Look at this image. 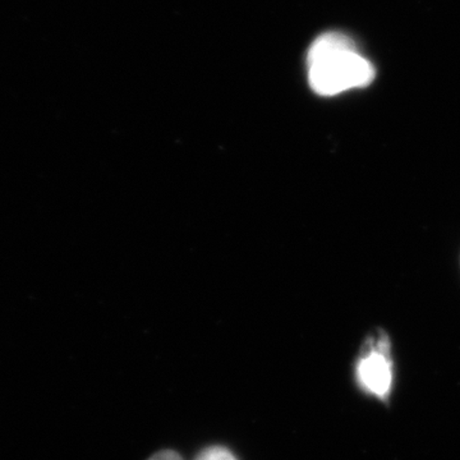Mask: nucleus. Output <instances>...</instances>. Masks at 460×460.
<instances>
[{"mask_svg": "<svg viewBox=\"0 0 460 460\" xmlns=\"http://www.w3.org/2000/svg\"><path fill=\"white\" fill-rule=\"evenodd\" d=\"M307 66L311 89L321 96L361 89L375 78L370 60L358 54L352 39L341 32L317 38L308 50Z\"/></svg>", "mask_w": 460, "mask_h": 460, "instance_id": "obj_1", "label": "nucleus"}, {"mask_svg": "<svg viewBox=\"0 0 460 460\" xmlns=\"http://www.w3.org/2000/svg\"><path fill=\"white\" fill-rule=\"evenodd\" d=\"M359 387L376 398L386 399L393 389V363L386 337L368 341V349L359 357L356 367Z\"/></svg>", "mask_w": 460, "mask_h": 460, "instance_id": "obj_2", "label": "nucleus"}, {"mask_svg": "<svg viewBox=\"0 0 460 460\" xmlns=\"http://www.w3.org/2000/svg\"><path fill=\"white\" fill-rule=\"evenodd\" d=\"M195 460H237L230 450L224 447H206Z\"/></svg>", "mask_w": 460, "mask_h": 460, "instance_id": "obj_3", "label": "nucleus"}, {"mask_svg": "<svg viewBox=\"0 0 460 460\" xmlns=\"http://www.w3.org/2000/svg\"><path fill=\"white\" fill-rule=\"evenodd\" d=\"M148 460H183V458L174 450H163V452L154 454Z\"/></svg>", "mask_w": 460, "mask_h": 460, "instance_id": "obj_4", "label": "nucleus"}]
</instances>
